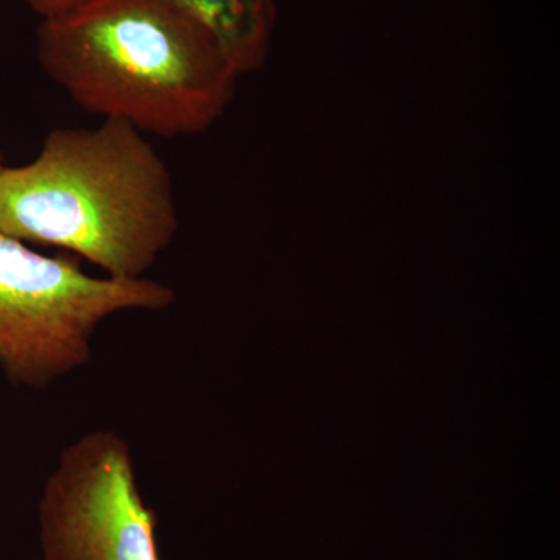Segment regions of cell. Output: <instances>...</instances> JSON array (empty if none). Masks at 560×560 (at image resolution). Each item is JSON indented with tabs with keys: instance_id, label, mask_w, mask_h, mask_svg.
I'll return each instance as SVG.
<instances>
[{
	"instance_id": "cell-1",
	"label": "cell",
	"mask_w": 560,
	"mask_h": 560,
	"mask_svg": "<svg viewBox=\"0 0 560 560\" xmlns=\"http://www.w3.org/2000/svg\"><path fill=\"white\" fill-rule=\"evenodd\" d=\"M38 61L92 116L187 138L223 116L238 73L175 0H88L40 20Z\"/></svg>"
},
{
	"instance_id": "cell-6",
	"label": "cell",
	"mask_w": 560,
	"mask_h": 560,
	"mask_svg": "<svg viewBox=\"0 0 560 560\" xmlns=\"http://www.w3.org/2000/svg\"><path fill=\"white\" fill-rule=\"evenodd\" d=\"M84 2H88V0H25L33 13L38 14L40 20L60 16V14L68 13V11L77 9Z\"/></svg>"
},
{
	"instance_id": "cell-5",
	"label": "cell",
	"mask_w": 560,
	"mask_h": 560,
	"mask_svg": "<svg viewBox=\"0 0 560 560\" xmlns=\"http://www.w3.org/2000/svg\"><path fill=\"white\" fill-rule=\"evenodd\" d=\"M217 40L232 68L253 72L264 65L270 47L271 0H175Z\"/></svg>"
},
{
	"instance_id": "cell-4",
	"label": "cell",
	"mask_w": 560,
	"mask_h": 560,
	"mask_svg": "<svg viewBox=\"0 0 560 560\" xmlns=\"http://www.w3.org/2000/svg\"><path fill=\"white\" fill-rule=\"evenodd\" d=\"M40 560H161L130 444L95 430L62 448L38 503Z\"/></svg>"
},
{
	"instance_id": "cell-2",
	"label": "cell",
	"mask_w": 560,
	"mask_h": 560,
	"mask_svg": "<svg viewBox=\"0 0 560 560\" xmlns=\"http://www.w3.org/2000/svg\"><path fill=\"white\" fill-rule=\"evenodd\" d=\"M178 230L167 162L125 121L58 128L35 160L0 168V232L68 250L103 276L147 278Z\"/></svg>"
},
{
	"instance_id": "cell-3",
	"label": "cell",
	"mask_w": 560,
	"mask_h": 560,
	"mask_svg": "<svg viewBox=\"0 0 560 560\" xmlns=\"http://www.w3.org/2000/svg\"><path fill=\"white\" fill-rule=\"evenodd\" d=\"M175 302L158 280L88 275L72 254L46 256L0 232V370L14 386L49 388L90 363L106 319Z\"/></svg>"
},
{
	"instance_id": "cell-8",
	"label": "cell",
	"mask_w": 560,
	"mask_h": 560,
	"mask_svg": "<svg viewBox=\"0 0 560 560\" xmlns=\"http://www.w3.org/2000/svg\"><path fill=\"white\" fill-rule=\"evenodd\" d=\"M38 560H40V559H38Z\"/></svg>"
},
{
	"instance_id": "cell-7",
	"label": "cell",
	"mask_w": 560,
	"mask_h": 560,
	"mask_svg": "<svg viewBox=\"0 0 560 560\" xmlns=\"http://www.w3.org/2000/svg\"><path fill=\"white\" fill-rule=\"evenodd\" d=\"M3 167L2 156H0V168Z\"/></svg>"
}]
</instances>
